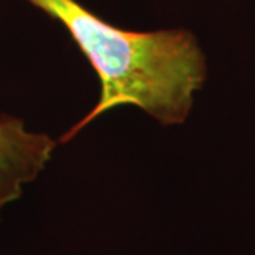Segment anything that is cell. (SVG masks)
<instances>
[{"label":"cell","mask_w":255,"mask_h":255,"mask_svg":"<svg viewBox=\"0 0 255 255\" xmlns=\"http://www.w3.org/2000/svg\"><path fill=\"white\" fill-rule=\"evenodd\" d=\"M57 141L25 128L23 120L0 115V219L7 204L22 196L23 186L40 176L52 159Z\"/></svg>","instance_id":"obj_2"},{"label":"cell","mask_w":255,"mask_h":255,"mask_svg":"<svg viewBox=\"0 0 255 255\" xmlns=\"http://www.w3.org/2000/svg\"><path fill=\"white\" fill-rule=\"evenodd\" d=\"M68 32L100 78V100L62 134L68 142L91 121L118 106H137L161 125L184 123L194 93L206 81V58L182 28L129 32L115 27L78 0H25Z\"/></svg>","instance_id":"obj_1"}]
</instances>
